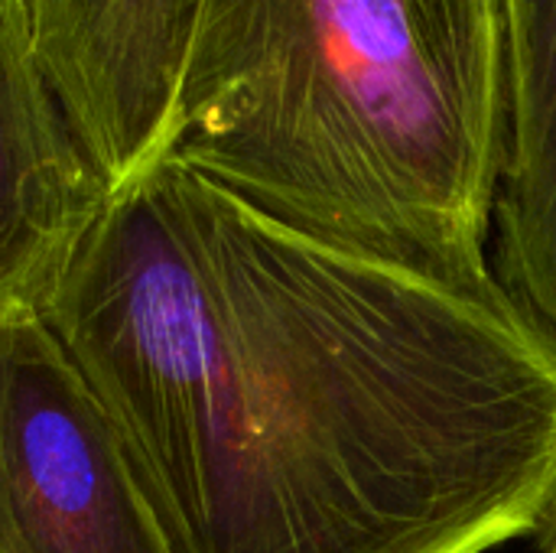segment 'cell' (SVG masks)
<instances>
[{"label":"cell","instance_id":"cell-1","mask_svg":"<svg viewBox=\"0 0 556 553\" xmlns=\"http://www.w3.org/2000/svg\"><path fill=\"white\" fill-rule=\"evenodd\" d=\"M173 553H489L556 486V349L502 293L290 228L179 160L42 310Z\"/></svg>","mask_w":556,"mask_h":553},{"label":"cell","instance_id":"cell-2","mask_svg":"<svg viewBox=\"0 0 556 553\" xmlns=\"http://www.w3.org/2000/svg\"><path fill=\"white\" fill-rule=\"evenodd\" d=\"M505 134L508 0H205L169 156L313 238L502 293Z\"/></svg>","mask_w":556,"mask_h":553},{"label":"cell","instance_id":"cell-3","mask_svg":"<svg viewBox=\"0 0 556 553\" xmlns=\"http://www.w3.org/2000/svg\"><path fill=\"white\" fill-rule=\"evenodd\" d=\"M0 553H173L108 407L39 310H0Z\"/></svg>","mask_w":556,"mask_h":553},{"label":"cell","instance_id":"cell-4","mask_svg":"<svg viewBox=\"0 0 556 553\" xmlns=\"http://www.w3.org/2000/svg\"><path fill=\"white\" fill-rule=\"evenodd\" d=\"M205 0H26L39 65L111 196L163 163Z\"/></svg>","mask_w":556,"mask_h":553},{"label":"cell","instance_id":"cell-5","mask_svg":"<svg viewBox=\"0 0 556 553\" xmlns=\"http://www.w3.org/2000/svg\"><path fill=\"white\" fill-rule=\"evenodd\" d=\"M111 186L55 98L26 0H0V310H46Z\"/></svg>","mask_w":556,"mask_h":553},{"label":"cell","instance_id":"cell-6","mask_svg":"<svg viewBox=\"0 0 556 553\" xmlns=\"http://www.w3.org/2000/svg\"><path fill=\"white\" fill-rule=\"evenodd\" d=\"M489 264L556 349V0H508V134Z\"/></svg>","mask_w":556,"mask_h":553},{"label":"cell","instance_id":"cell-7","mask_svg":"<svg viewBox=\"0 0 556 553\" xmlns=\"http://www.w3.org/2000/svg\"><path fill=\"white\" fill-rule=\"evenodd\" d=\"M531 535H534V548H538V553H556V486Z\"/></svg>","mask_w":556,"mask_h":553}]
</instances>
